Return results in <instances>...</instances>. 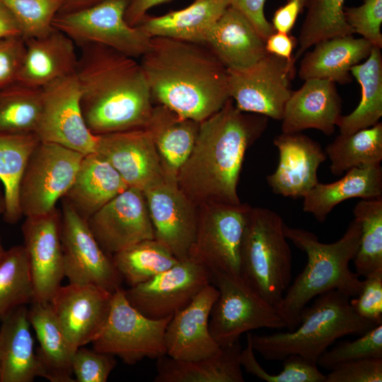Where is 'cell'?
Listing matches in <instances>:
<instances>
[{
	"instance_id": "obj_39",
	"label": "cell",
	"mask_w": 382,
	"mask_h": 382,
	"mask_svg": "<svg viewBox=\"0 0 382 382\" xmlns=\"http://www.w3.org/2000/svg\"><path fill=\"white\" fill-rule=\"evenodd\" d=\"M42 110V88L16 82L0 90V132L35 134Z\"/></svg>"
},
{
	"instance_id": "obj_37",
	"label": "cell",
	"mask_w": 382,
	"mask_h": 382,
	"mask_svg": "<svg viewBox=\"0 0 382 382\" xmlns=\"http://www.w3.org/2000/svg\"><path fill=\"white\" fill-rule=\"evenodd\" d=\"M115 267L130 286L146 282L179 262L155 238L146 239L113 254Z\"/></svg>"
},
{
	"instance_id": "obj_53",
	"label": "cell",
	"mask_w": 382,
	"mask_h": 382,
	"mask_svg": "<svg viewBox=\"0 0 382 382\" xmlns=\"http://www.w3.org/2000/svg\"><path fill=\"white\" fill-rule=\"evenodd\" d=\"M171 0H130L126 9L125 18L127 23L137 26L145 18L153 7Z\"/></svg>"
},
{
	"instance_id": "obj_38",
	"label": "cell",
	"mask_w": 382,
	"mask_h": 382,
	"mask_svg": "<svg viewBox=\"0 0 382 382\" xmlns=\"http://www.w3.org/2000/svg\"><path fill=\"white\" fill-rule=\"evenodd\" d=\"M345 0H307L306 15L299 37L296 62L306 51L320 41L339 36L353 35L345 17Z\"/></svg>"
},
{
	"instance_id": "obj_55",
	"label": "cell",
	"mask_w": 382,
	"mask_h": 382,
	"mask_svg": "<svg viewBox=\"0 0 382 382\" xmlns=\"http://www.w3.org/2000/svg\"><path fill=\"white\" fill-rule=\"evenodd\" d=\"M103 0H64L60 13L72 12L83 9L94 4H96Z\"/></svg>"
},
{
	"instance_id": "obj_6",
	"label": "cell",
	"mask_w": 382,
	"mask_h": 382,
	"mask_svg": "<svg viewBox=\"0 0 382 382\" xmlns=\"http://www.w3.org/2000/svg\"><path fill=\"white\" fill-rule=\"evenodd\" d=\"M275 212L250 208L241 248L240 277L277 308L291 280V251Z\"/></svg>"
},
{
	"instance_id": "obj_48",
	"label": "cell",
	"mask_w": 382,
	"mask_h": 382,
	"mask_svg": "<svg viewBox=\"0 0 382 382\" xmlns=\"http://www.w3.org/2000/svg\"><path fill=\"white\" fill-rule=\"evenodd\" d=\"M382 358H366L340 364L326 375L325 382H381Z\"/></svg>"
},
{
	"instance_id": "obj_4",
	"label": "cell",
	"mask_w": 382,
	"mask_h": 382,
	"mask_svg": "<svg viewBox=\"0 0 382 382\" xmlns=\"http://www.w3.org/2000/svg\"><path fill=\"white\" fill-rule=\"evenodd\" d=\"M284 232L307 255L303 270L289 285L277 307L286 328L293 330L299 324L302 310L319 295L337 290L353 298L360 292L363 282L351 271L349 262L359 248L361 226L354 219L343 236L331 243H321L313 232L286 224Z\"/></svg>"
},
{
	"instance_id": "obj_43",
	"label": "cell",
	"mask_w": 382,
	"mask_h": 382,
	"mask_svg": "<svg viewBox=\"0 0 382 382\" xmlns=\"http://www.w3.org/2000/svg\"><path fill=\"white\" fill-rule=\"evenodd\" d=\"M18 23L24 39L48 33L64 0H0Z\"/></svg>"
},
{
	"instance_id": "obj_7",
	"label": "cell",
	"mask_w": 382,
	"mask_h": 382,
	"mask_svg": "<svg viewBox=\"0 0 382 382\" xmlns=\"http://www.w3.org/2000/svg\"><path fill=\"white\" fill-rule=\"evenodd\" d=\"M172 316L161 319L145 316L129 303L120 287L112 294L108 318L91 342L93 349L130 365L144 358L158 359L166 354L164 336Z\"/></svg>"
},
{
	"instance_id": "obj_42",
	"label": "cell",
	"mask_w": 382,
	"mask_h": 382,
	"mask_svg": "<svg viewBox=\"0 0 382 382\" xmlns=\"http://www.w3.org/2000/svg\"><path fill=\"white\" fill-rule=\"evenodd\" d=\"M252 333H247L246 347L240 353V363L245 371L267 382H325L316 362L297 354L289 355L284 360L283 369L270 374L260 364L251 342Z\"/></svg>"
},
{
	"instance_id": "obj_22",
	"label": "cell",
	"mask_w": 382,
	"mask_h": 382,
	"mask_svg": "<svg viewBox=\"0 0 382 382\" xmlns=\"http://www.w3.org/2000/svg\"><path fill=\"white\" fill-rule=\"evenodd\" d=\"M274 144L279 158L275 171L267 177L269 186L277 195L303 197L318 183V169L327 158L325 150L301 132H282Z\"/></svg>"
},
{
	"instance_id": "obj_15",
	"label": "cell",
	"mask_w": 382,
	"mask_h": 382,
	"mask_svg": "<svg viewBox=\"0 0 382 382\" xmlns=\"http://www.w3.org/2000/svg\"><path fill=\"white\" fill-rule=\"evenodd\" d=\"M211 273L187 258L151 279L125 290L129 303L145 316L161 319L187 306L207 285Z\"/></svg>"
},
{
	"instance_id": "obj_33",
	"label": "cell",
	"mask_w": 382,
	"mask_h": 382,
	"mask_svg": "<svg viewBox=\"0 0 382 382\" xmlns=\"http://www.w3.org/2000/svg\"><path fill=\"white\" fill-rule=\"evenodd\" d=\"M199 122L183 118L167 107H154L146 128L151 132L166 176L176 180L181 166L190 156Z\"/></svg>"
},
{
	"instance_id": "obj_2",
	"label": "cell",
	"mask_w": 382,
	"mask_h": 382,
	"mask_svg": "<svg viewBox=\"0 0 382 382\" xmlns=\"http://www.w3.org/2000/svg\"><path fill=\"white\" fill-rule=\"evenodd\" d=\"M140 64L152 100L198 122L230 98L228 70L204 44L151 37Z\"/></svg>"
},
{
	"instance_id": "obj_44",
	"label": "cell",
	"mask_w": 382,
	"mask_h": 382,
	"mask_svg": "<svg viewBox=\"0 0 382 382\" xmlns=\"http://www.w3.org/2000/svg\"><path fill=\"white\" fill-rule=\"evenodd\" d=\"M366 358H382V323L357 340L342 342L327 349L319 357L317 364L330 370L340 364Z\"/></svg>"
},
{
	"instance_id": "obj_23",
	"label": "cell",
	"mask_w": 382,
	"mask_h": 382,
	"mask_svg": "<svg viewBox=\"0 0 382 382\" xmlns=\"http://www.w3.org/2000/svg\"><path fill=\"white\" fill-rule=\"evenodd\" d=\"M342 99L336 83L328 79H309L292 91L282 121V132L296 133L308 129L331 135L341 117Z\"/></svg>"
},
{
	"instance_id": "obj_26",
	"label": "cell",
	"mask_w": 382,
	"mask_h": 382,
	"mask_svg": "<svg viewBox=\"0 0 382 382\" xmlns=\"http://www.w3.org/2000/svg\"><path fill=\"white\" fill-rule=\"evenodd\" d=\"M128 187L115 168L97 152L86 154L62 197L85 220Z\"/></svg>"
},
{
	"instance_id": "obj_12",
	"label": "cell",
	"mask_w": 382,
	"mask_h": 382,
	"mask_svg": "<svg viewBox=\"0 0 382 382\" xmlns=\"http://www.w3.org/2000/svg\"><path fill=\"white\" fill-rule=\"evenodd\" d=\"M295 63L267 54L253 66L228 70L230 98L241 111L281 120L295 76Z\"/></svg>"
},
{
	"instance_id": "obj_21",
	"label": "cell",
	"mask_w": 382,
	"mask_h": 382,
	"mask_svg": "<svg viewBox=\"0 0 382 382\" xmlns=\"http://www.w3.org/2000/svg\"><path fill=\"white\" fill-rule=\"evenodd\" d=\"M219 294L218 289L209 284L187 306L172 316L164 336L166 355L193 361L211 357L221 350L209 328L211 311Z\"/></svg>"
},
{
	"instance_id": "obj_14",
	"label": "cell",
	"mask_w": 382,
	"mask_h": 382,
	"mask_svg": "<svg viewBox=\"0 0 382 382\" xmlns=\"http://www.w3.org/2000/svg\"><path fill=\"white\" fill-rule=\"evenodd\" d=\"M42 94V114L35 132L39 140L83 155L96 152L98 137L89 130L83 118L76 73L43 87Z\"/></svg>"
},
{
	"instance_id": "obj_41",
	"label": "cell",
	"mask_w": 382,
	"mask_h": 382,
	"mask_svg": "<svg viewBox=\"0 0 382 382\" xmlns=\"http://www.w3.org/2000/svg\"><path fill=\"white\" fill-rule=\"evenodd\" d=\"M353 213L361 226L359 245L353 261L356 274L365 277L382 269V197L361 200Z\"/></svg>"
},
{
	"instance_id": "obj_51",
	"label": "cell",
	"mask_w": 382,
	"mask_h": 382,
	"mask_svg": "<svg viewBox=\"0 0 382 382\" xmlns=\"http://www.w3.org/2000/svg\"><path fill=\"white\" fill-rule=\"evenodd\" d=\"M307 0H287L274 13L272 25L275 31L290 33L296 19L306 7Z\"/></svg>"
},
{
	"instance_id": "obj_54",
	"label": "cell",
	"mask_w": 382,
	"mask_h": 382,
	"mask_svg": "<svg viewBox=\"0 0 382 382\" xmlns=\"http://www.w3.org/2000/svg\"><path fill=\"white\" fill-rule=\"evenodd\" d=\"M22 36L21 28L8 9L0 1V40Z\"/></svg>"
},
{
	"instance_id": "obj_50",
	"label": "cell",
	"mask_w": 382,
	"mask_h": 382,
	"mask_svg": "<svg viewBox=\"0 0 382 382\" xmlns=\"http://www.w3.org/2000/svg\"><path fill=\"white\" fill-rule=\"evenodd\" d=\"M229 6L244 15L265 40L275 30L265 16L266 0H228Z\"/></svg>"
},
{
	"instance_id": "obj_17",
	"label": "cell",
	"mask_w": 382,
	"mask_h": 382,
	"mask_svg": "<svg viewBox=\"0 0 382 382\" xmlns=\"http://www.w3.org/2000/svg\"><path fill=\"white\" fill-rule=\"evenodd\" d=\"M109 255L139 241L154 239V229L143 190L129 187L87 219Z\"/></svg>"
},
{
	"instance_id": "obj_31",
	"label": "cell",
	"mask_w": 382,
	"mask_h": 382,
	"mask_svg": "<svg viewBox=\"0 0 382 382\" xmlns=\"http://www.w3.org/2000/svg\"><path fill=\"white\" fill-rule=\"evenodd\" d=\"M239 340L221 347L211 357L193 361L175 359L168 355L158 359L155 382H243L240 363Z\"/></svg>"
},
{
	"instance_id": "obj_28",
	"label": "cell",
	"mask_w": 382,
	"mask_h": 382,
	"mask_svg": "<svg viewBox=\"0 0 382 382\" xmlns=\"http://www.w3.org/2000/svg\"><path fill=\"white\" fill-rule=\"evenodd\" d=\"M1 320L0 382L33 381L39 376V364L28 308L18 306Z\"/></svg>"
},
{
	"instance_id": "obj_9",
	"label": "cell",
	"mask_w": 382,
	"mask_h": 382,
	"mask_svg": "<svg viewBox=\"0 0 382 382\" xmlns=\"http://www.w3.org/2000/svg\"><path fill=\"white\" fill-rule=\"evenodd\" d=\"M198 224L188 258L212 274L240 277L241 248L250 207L209 204L198 207Z\"/></svg>"
},
{
	"instance_id": "obj_8",
	"label": "cell",
	"mask_w": 382,
	"mask_h": 382,
	"mask_svg": "<svg viewBox=\"0 0 382 382\" xmlns=\"http://www.w3.org/2000/svg\"><path fill=\"white\" fill-rule=\"evenodd\" d=\"M212 284L219 296L209 317V331L220 345L229 346L250 330L281 329L286 324L277 308L266 301L241 277L216 274Z\"/></svg>"
},
{
	"instance_id": "obj_10",
	"label": "cell",
	"mask_w": 382,
	"mask_h": 382,
	"mask_svg": "<svg viewBox=\"0 0 382 382\" xmlns=\"http://www.w3.org/2000/svg\"><path fill=\"white\" fill-rule=\"evenodd\" d=\"M130 0H103L89 7L58 13L52 26L79 45H102L128 57L139 58L151 37L127 23L125 15Z\"/></svg>"
},
{
	"instance_id": "obj_35",
	"label": "cell",
	"mask_w": 382,
	"mask_h": 382,
	"mask_svg": "<svg viewBox=\"0 0 382 382\" xmlns=\"http://www.w3.org/2000/svg\"><path fill=\"white\" fill-rule=\"evenodd\" d=\"M40 140L35 134L0 132V181L4 186V220L13 224L23 214L18 202L21 179L34 149Z\"/></svg>"
},
{
	"instance_id": "obj_29",
	"label": "cell",
	"mask_w": 382,
	"mask_h": 382,
	"mask_svg": "<svg viewBox=\"0 0 382 382\" xmlns=\"http://www.w3.org/2000/svg\"><path fill=\"white\" fill-rule=\"evenodd\" d=\"M28 317L39 343V376L51 382H74L71 359L76 350L58 324L49 302L33 301Z\"/></svg>"
},
{
	"instance_id": "obj_46",
	"label": "cell",
	"mask_w": 382,
	"mask_h": 382,
	"mask_svg": "<svg viewBox=\"0 0 382 382\" xmlns=\"http://www.w3.org/2000/svg\"><path fill=\"white\" fill-rule=\"evenodd\" d=\"M116 364L112 354L81 347L72 357L71 369L78 382H106Z\"/></svg>"
},
{
	"instance_id": "obj_18",
	"label": "cell",
	"mask_w": 382,
	"mask_h": 382,
	"mask_svg": "<svg viewBox=\"0 0 382 382\" xmlns=\"http://www.w3.org/2000/svg\"><path fill=\"white\" fill-rule=\"evenodd\" d=\"M113 293L91 284L60 286L49 301L66 337L78 348L92 342L103 330Z\"/></svg>"
},
{
	"instance_id": "obj_36",
	"label": "cell",
	"mask_w": 382,
	"mask_h": 382,
	"mask_svg": "<svg viewBox=\"0 0 382 382\" xmlns=\"http://www.w3.org/2000/svg\"><path fill=\"white\" fill-rule=\"evenodd\" d=\"M335 175L359 167L381 165L382 161V123L349 134H340L325 147Z\"/></svg>"
},
{
	"instance_id": "obj_56",
	"label": "cell",
	"mask_w": 382,
	"mask_h": 382,
	"mask_svg": "<svg viewBox=\"0 0 382 382\" xmlns=\"http://www.w3.org/2000/svg\"><path fill=\"white\" fill-rule=\"evenodd\" d=\"M5 211V201L4 197V192L0 190V216L3 215ZM5 250L4 249L1 239H0V257L4 254Z\"/></svg>"
},
{
	"instance_id": "obj_3",
	"label": "cell",
	"mask_w": 382,
	"mask_h": 382,
	"mask_svg": "<svg viewBox=\"0 0 382 382\" xmlns=\"http://www.w3.org/2000/svg\"><path fill=\"white\" fill-rule=\"evenodd\" d=\"M80 46L76 75L89 130L99 136L146 128L154 106L140 62L102 45Z\"/></svg>"
},
{
	"instance_id": "obj_45",
	"label": "cell",
	"mask_w": 382,
	"mask_h": 382,
	"mask_svg": "<svg viewBox=\"0 0 382 382\" xmlns=\"http://www.w3.org/2000/svg\"><path fill=\"white\" fill-rule=\"evenodd\" d=\"M345 17L354 33L382 48V0H363L360 6L345 7Z\"/></svg>"
},
{
	"instance_id": "obj_11",
	"label": "cell",
	"mask_w": 382,
	"mask_h": 382,
	"mask_svg": "<svg viewBox=\"0 0 382 382\" xmlns=\"http://www.w3.org/2000/svg\"><path fill=\"white\" fill-rule=\"evenodd\" d=\"M82 154L54 143L39 141L22 175L18 190L23 216L45 214L56 204L74 182Z\"/></svg>"
},
{
	"instance_id": "obj_1",
	"label": "cell",
	"mask_w": 382,
	"mask_h": 382,
	"mask_svg": "<svg viewBox=\"0 0 382 382\" xmlns=\"http://www.w3.org/2000/svg\"><path fill=\"white\" fill-rule=\"evenodd\" d=\"M268 117L239 110L230 98L199 122L193 149L177 174L178 186L197 207L241 204L237 187L247 149Z\"/></svg>"
},
{
	"instance_id": "obj_16",
	"label": "cell",
	"mask_w": 382,
	"mask_h": 382,
	"mask_svg": "<svg viewBox=\"0 0 382 382\" xmlns=\"http://www.w3.org/2000/svg\"><path fill=\"white\" fill-rule=\"evenodd\" d=\"M155 239L179 260L188 258L198 224L197 207L167 176L143 190Z\"/></svg>"
},
{
	"instance_id": "obj_49",
	"label": "cell",
	"mask_w": 382,
	"mask_h": 382,
	"mask_svg": "<svg viewBox=\"0 0 382 382\" xmlns=\"http://www.w3.org/2000/svg\"><path fill=\"white\" fill-rule=\"evenodd\" d=\"M25 50L22 36L0 40V90L16 82Z\"/></svg>"
},
{
	"instance_id": "obj_19",
	"label": "cell",
	"mask_w": 382,
	"mask_h": 382,
	"mask_svg": "<svg viewBox=\"0 0 382 382\" xmlns=\"http://www.w3.org/2000/svg\"><path fill=\"white\" fill-rule=\"evenodd\" d=\"M22 233L33 280V301L49 302L64 277L60 210L56 207L25 217Z\"/></svg>"
},
{
	"instance_id": "obj_32",
	"label": "cell",
	"mask_w": 382,
	"mask_h": 382,
	"mask_svg": "<svg viewBox=\"0 0 382 382\" xmlns=\"http://www.w3.org/2000/svg\"><path fill=\"white\" fill-rule=\"evenodd\" d=\"M382 197L381 165L352 168L332 183L319 182L303 198V209L323 222L331 211L345 200Z\"/></svg>"
},
{
	"instance_id": "obj_25",
	"label": "cell",
	"mask_w": 382,
	"mask_h": 382,
	"mask_svg": "<svg viewBox=\"0 0 382 382\" xmlns=\"http://www.w3.org/2000/svg\"><path fill=\"white\" fill-rule=\"evenodd\" d=\"M205 45L231 70L249 68L268 54L265 40L249 20L231 6L211 28Z\"/></svg>"
},
{
	"instance_id": "obj_20",
	"label": "cell",
	"mask_w": 382,
	"mask_h": 382,
	"mask_svg": "<svg viewBox=\"0 0 382 382\" xmlns=\"http://www.w3.org/2000/svg\"><path fill=\"white\" fill-rule=\"evenodd\" d=\"M96 152L119 173L128 187L144 190L166 176L148 128L97 136Z\"/></svg>"
},
{
	"instance_id": "obj_30",
	"label": "cell",
	"mask_w": 382,
	"mask_h": 382,
	"mask_svg": "<svg viewBox=\"0 0 382 382\" xmlns=\"http://www.w3.org/2000/svg\"><path fill=\"white\" fill-rule=\"evenodd\" d=\"M229 6L228 0H195L160 16L146 15L137 25L150 37H164L204 44L214 24Z\"/></svg>"
},
{
	"instance_id": "obj_13",
	"label": "cell",
	"mask_w": 382,
	"mask_h": 382,
	"mask_svg": "<svg viewBox=\"0 0 382 382\" xmlns=\"http://www.w3.org/2000/svg\"><path fill=\"white\" fill-rule=\"evenodd\" d=\"M61 243L64 273L69 283L91 284L111 293L122 279L112 257L100 246L86 220L62 198Z\"/></svg>"
},
{
	"instance_id": "obj_47",
	"label": "cell",
	"mask_w": 382,
	"mask_h": 382,
	"mask_svg": "<svg viewBox=\"0 0 382 382\" xmlns=\"http://www.w3.org/2000/svg\"><path fill=\"white\" fill-rule=\"evenodd\" d=\"M359 294L350 299L356 313L377 325L382 323V269L369 274L362 280Z\"/></svg>"
},
{
	"instance_id": "obj_52",
	"label": "cell",
	"mask_w": 382,
	"mask_h": 382,
	"mask_svg": "<svg viewBox=\"0 0 382 382\" xmlns=\"http://www.w3.org/2000/svg\"><path fill=\"white\" fill-rule=\"evenodd\" d=\"M297 42V38L290 33L274 31L265 40V49L269 54L291 61Z\"/></svg>"
},
{
	"instance_id": "obj_40",
	"label": "cell",
	"mask_w": 382,
	"mask_h": 382,
	"mask_svg": "<svg viewBox=\"0 0 382 382\" xmlns=\"http://www.w3.org/2000/svg\"><path fill=\"white\" fill-rule=\"evenodd\" d=\"M34 285L23 245L5 250L0 257V320L11 311L32 303Z\"/></svg>"
},
{
	"instance_id": "obj_5",
	"label": "cell",
	"mask_w": 382,
	"mask_h": 382,
	"mask_svg": "<svg viewBox=\"0 0 382 382\" xmlns=\"http://www.w3.org/2000/svg\"><path fill=\"white\" fill-rule=\"evenodd\" d=\"M350 299L337 290L319 295L311 306L302 310L299 324L293 330L252 334L254 351L267 360H283L297 354L317 363L338 338L361 335L376 326L356 313Z\"/></svg>"
},
{
	"instance_id": "obj_27",
	"label": "cell",
	"mask_w": 382,
	"mask_h": 382,
	"mask_svg": "<svg viewBox=\"0 0 382 382\" xmlns=\"http://www.w3.org/2000/svg\"><path fill=\"white\" fill-rule=\"evenodd\" d=\"M313 46L301 61L299 78L328 79L340 84L352 81L351 69L366 59L373 47L366 40L353 35L326 39Z\"/></svg>"
},
{
	"instance_id": "obj_34",
	"label": "cell",
	"mask_w": 382,
	"mask_h": 382,
	"mask_svg": "<svg viewBox=\"0 0 382 382\" xmlns=\"http://www.w3.org/2000/svg\"><path fill=\"white\" fill-rule=\"evenodd\" d=\"M351 74L361 86V98L357 107L349 115H341L337 127L340 134H349L370 127L382 116V54L373 47L361 64L354 66Z\"/></svg>"
},
{
	"instance_id": "obj_24",
	"label": "cell",
	"mask_w": 382,
	"mask_h": 382,
	"mask_svg": "<svg viewBox=\"0 0 382 382\" xmlns=\"http://www.w3.org/2000/svg\"><path fill=\"white\" fill-rule=\"evenodd\" d=\"M25 50L16 82L42 88L76 73L79 56L74 42L53 28L46 35L25 39Z\"/></svg>"
}]
</instances>
